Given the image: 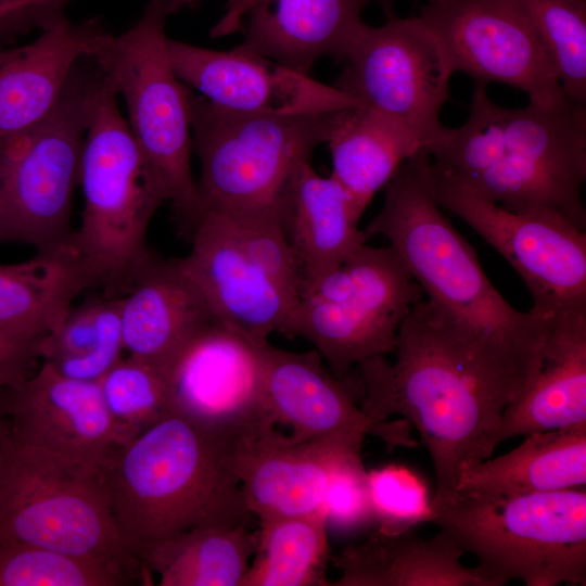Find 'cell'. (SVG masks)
<instances>
[{
    "label": "cell",
    "mask_w": 586,
    "mask_h": 586,
    "mask_svg": "<svg viewBox=\"0 0 586 586\" xmlns=\"http://www.w3.org/2000/svg\"><path fill=\"white\" fill-rule=\"evenodd\" d=\"M394 362L359 365L361 408L388 420L399 415L426 447L435 473L432 507L456 495L463 467L491 458L501 415L519 388L495 340L422 298L400 324Z\"/></svg>",
    "instance_id": "6da1fadb"
},
{
    "label": "cell",
    "mask_w": 586,
    "mask_h": 586,
    "mask_svg": "<svg viewBox=\"0 0 586 586\" xmlns=\"http://www.w3.org/2000/svg\"><path fill=\"white\" fill-rule=\"evenodd\" d=\"M430 166L504 208L550 213L586 231V104L506 109L475 84L469 116L421 150Z\"/></svg>",
    "instance_id": "7a4b0ae2"
},
{
    "label": "cell",
    "mask_w": 586,
    "mask_h": 586,
    "mask_svg": "<svg viewBox=\"0 0 586 586\" xmlns=\"http://www.w3.org/2000/svg\"><path fill=\"white\" fill-rule=\"evenodd\" d=\"M242 430L171 409L99 468L118 530L135 552L201 526L246 527L237 471Z\"/></svg>",
    "instance_id": "3957f363"
},
{
    "label": "cell",
    "mask_w": 586,
    "mask_h": 586,
    "mask_svg": "<svg viewBox=\"0 0 586 586\" xmlns=\"http://www.w3.org/2000/svg\"><path fill=\"white\" fill-rule=\"evenodd\" d=\"M385 187L381 209L364 229L368 240L386 239L429 301L540 360L553 313L535 306L521 311L501 296L472 245L442 213L411 157Z\"/></svg>",
    "instance_id": "277c9868"
},
{
    "label": "cell",
    "mask_w": 586,
    "mask_h": 586,
    "mask_svg": "<svg viewBox=\"0 0 586 586\" xmlns=\"http://www.w3.org/2000/svg\"><path fill=\"white\" fill-rule=\"evenodd\" d=\"M117 92L100 71L84 141L79 181L84 211L72 243L94 285L120 297L152 254L145 235L166 193L122 115Z\"/></svg>",
    "instance_id": "5b68a950"
},
{
    "label": "cell",
    "mask_w": 586,
    "mask_h": 586,
    "mask_svg": "<svg viewBox=\"0 0 586 586\" xmlns=\"http://www.w3.org/2000/svg\"><path fill=\"white\" fill-rule=\"evenodd\" d=\"M433 524L499 586L586 584L585 486L538 493L457 492Z\"/></svg>",
    "instance_id": "8992f818"
},
{
    "label": "cell",
    "mask_w": 586,
    "mask_h": 586,
    "mask_svg": "<svg viewBox=\"0 0 586 586\" xmlns=\"http://www.w3.org/2000/svg\"><path fill=\"white\" fill-rule=\"evenodd\" d=\"M26 543L146 575L123 538L101 472L8 436L0 451V544Z\"/></svg>",
    "instance_id": "52a82bcc"
},
{
    "label": "cell",
    "mask_w": 586,
    "mask_h": 586,
    "mask_svg": "<svg viewBox=\"0 0 586 586\" xmlns=\"http://www.w3.org/2000/svg\"><path fill=\"white\" fill-rule=\"evenodd\" d=\"M175 9V0H153L133 27L107 34L90 58L124 98L138 146L181 227L192 232L203 211L191 170L190 91L167 52L165 23Z\"/></svg>",
    "instance_id": "ba28073f"
},
{
    "label": "cell",
    "mask_w": 586,
    "mask_h": 586,
    "mask_svg": "<svg viewBox=\"0 0 586 586\" xmlns=\"http://www.w3.org/2000/svg\"><path fill=\"white\" fill-rule=\"evenodd\" d=\"M203 214L280 216L297 166L323 143L333 113L275 115L228 110L190 92Z\"/></svg>",
    "instance_id": "9c48e42d"
},
{
    "label": "cell",
    "mask_w": 586,
    "mask_h": 586,
    "mask_svg": "<svg viewBox=\"0 0 586 586\" xmlns=\"http://www.w3.org/2000/svg\"><path fill=\"white\" fill-rule=\"evenodd\" d=\"M75 67L59 102L34 128L0 141V243L37 252L72 244L71 213L100 69Z\"/></svg>",
    "instance_id": "30bf717a"
},
{
    "label": "cell",
    "mask_w": 586,
    "mask_h": 586,
    "mask_svg": "<svg viewBox=\"0 0 586 586\" xmlns=\"http://www.w3.org/2000/svg\"><path fill=\"white\" fill-rule=\"evenodd\" d=\"M423 295L393 247L366 243L302 289L284 334L307 340L345 380L354 366L394 352L400 324Z\"/></svg>",
    "instance_id": "8fae6325"
},
{
    "label": "cell",
    "mask_w": 586,
    "mask_h": 586,
    "mask_svg": "<svg viewBox=\"0 0 586 586\" xmlns=\"http://www.w3.org/2000/svg\"><path fill=\"white\" fill-rule=\"evenodd\" d=\"M431 195L464 221L519 273L533 306L558 313L586 307V231L550 213L510 212L413 155Z\"/></svg>",
    "instance_id": "7c38bea8"
},
{
    "label": "cell",
    "mask_w": 586,
    "mask_h": 586,
    "mask_svg": "<svg viewBox=\"0 0 586 586\" xmlns=\"http://www.w3.org/2000/svg\"><path fill=\"white\" fill-rule=\"evenodd\" d=\"M336 88L361 105L404 125L421 148L443 128L440 111L449 97V68L442 46L419 17L366 25L344 61Z\"/></svg>",
    "instance_id": "4fadbf2b"
},
{
    "label": "cell",
    "mask_w": 586,
    "mask_h": 586,
    "mask_svg": "<svg viewBox=\"0 0 586 586\" xmlns=\"http://www.w3.org/2000/svg\"><path fill=\"white\" fill-rule=\"evenodd\" d=\"M420 17L437 37L453 73L480 85L517 88L540 107L566 99L517 0H426Z\"/></svg>",
    "instance_id": "5bb4252c"
},
{
    "label": "cell",
    "mask_w": 586,
    "mask_h": 586,
    "mask_svg": "<svg viewBox=\"0 0 586 586\" xmlns=\"http://www.w3.org/2000/svg\"><path fill=\"white\" fill-rule=\"evenodd\" d=\"M264 358L267 413L275 424L290 426L294 440L362 447L365 437L372 435L388 450L416 446L406 420H378L367 415L344 380L327 370L316 349L295 353L267 343Z\"/></svg>",
    "instance_id": "9a60e30c"
},
{
    "label": "cell",
    "mask_w": 586,
    "mask_h": 586,
    "mask_svg": "<svg viewBox=\"0 0 586 586\" xmlns=\"http://www.w3.org/2000/svg\"><path fill=\"white\" fill-rule=\"evenodd\" d=\"M167 52L181 82L228 110L306 115L333 113L360 104L335 86L319 82L239 46L218 51L167 38Z\"/></svg>",
    "instance_id": "2e32d148"
},
{
    "label": "cell",
    "mask_w": 586,
    "mask_h": 586,
    "mask_svg": "<svg viewBox=\"0 0 586 586\" xmlns=\"http://www.w3.org/2000/svg\"><path fill=\"white\" fill-rule=\"evenodd\" d=\"M15 443L101 468L115 446L98 381L73 379L51 364L1 390Z\"/></svg>",
    "instance_id": "e0dca14e"
},
{
    "label": "cell",
    "mask_w": 586,
    "mask_h": 586,
    "mask_svg": "<svg viewBox=\"0 0 586 586\" xmlns=\"http://www.w3.org/2000/svg\"><path fill=\"white\" fill-rule=\"evenodd\" d=\"M189 254L177 259L203 293L215 320L257 346L284 334L294 303L242 250L227 218L202 215Z\"/></svg>",
    "instance_id": "ac0fdd59"
},
{
    "label": "cell",
    "mask_w": 586,
    "mask_h": 586,
    "mask_svg": "<svg viewBox=\"0 0 586 586\" xmlns=\"http://www.w3.org/2000/svg\"><path fill=\"white\" fill-rule=\"evenodd\" d=\"M264 347L214 322L170 374L173 409L242 430L275 423L265 406Z\"/></svg>",
    "instance_id": "d6986e66"
},
{
    "label": "cell",
    "mask_w": 586,
    "mask_h": 586,
    "mask_svg": "<svg viewBox=\"0 0 586 586\" xmlns=\"http://www.w3.org/2000/svg\"><path fill=\"white\" fill-rule=\"evenodd\" d=\"M370 0H235L212 29L220 36L241 29L239 47L307 74L321 58L345 61L366 25Z\"/></svg>",
    "instance_id": "ffe728a7"
},
{
    "label": "cell",
    "mask_w": 586,
    "mask_h": 586,
    "mask_svg": "<svg viewBox=\"0 0 586 586\" xmlns=\"http://www.w3.org/2000/svg\"><path fill=\"white\" fill-rule=\"evenodd\" d=\"M361 447L335 441H296L266 423L242 436L237 471L246 506L259 522L323 509L331 467Z\"/></svg>",
    "instance_id": "44dd1931"
},
{
    "label": "cell",
    "mask_w": 586,
    "mask_h": 586,
    "mask_svg": "<svg viewBox=\"0 0 586 586\" xmlns=\"http://www.w3.org/2000/svg\"><path fill=\"white\" fill-rule=\"evenodd\" d=\"M124 351L170 377L189 346L216 322L177 259L151 256L120 296Z\"/></svg>",
    "instance_id": "7402d4cb"
},
{
    "label": "cell",
    "mask_w": 586,
    "mask_h": 586,
    "mask_svg": "<svg viewBox=\"0 0 586 586\" xmlns=\"http://www.w3.org/2000/svg\"><path fill=\"white\" fill-rule=\"evenodd\" d=\"M109 33L100 21L65 17L17 48L0 47V141L42 122L59 102L75 67Z\"/></svg>",
    "instance_id": "603a6c76"
},
{
    "label": "cell",
    "mask_w": 586,
    "mask_h": 586,
    "mask_svg": "<svg viewBox=\"0 0 586 586\" xmlns=\"http://www.w3.org/2000/svg\"><path fill=\"white\" fill-rule=\"evenodd\" d=\"M586 422V307L553 314L538 370L505 408L493 447L525 436Z\"/></svg>",
    "instance_id": "cb8c5ba5"
},
{
    "label": "cell",
    "mask_w": 586,
    "mask_h": 586,
    "mask_svg": "<svg viewBox=\"0 0 586 586\" xmlns=\"http://www.w3.org/2000/svg\"><path fill=\"white\" fill-rule=\"evenodd\" d=\"M463 550L438 532L431 538L413 528L370 533L331 557L340 570L335 586H499L479 565L462 562Z\"/></svg>",
    "instance_id": "d4e9b609"
},
{
    "label": "cell",
    "mask_w": 586,
    "mask_h": 586,
    "mask_svg": "<svg viewBox=\"0 0 586 586\" xmlns=\"http://www.w3.org/2000/svg\"><path fill=\"white\" fill-rule=\"evenodd\" d=\"M360 217L331 175H319L310 161L297 166L286 186L280 218L302 270V289L337 268L367 243L358 227Z\"/></svg>",
    "instance_id": "484cf974"
},
{
    "label": "cell",
    "mask_w": 586,
    "mask_h": 586,
    "mask_svg": "<svg viewBox=\"0 0 586 586\" xmlns=\"http://www.w3.org/2000/svg\"><path fill=\"white\" fill-rule=\"evenodd\" d=\"M331 176L362 216L399 166L420 152V140L397 120L361 104L333 114L324 141Z\"/></svg>",
    "instance_id": "4316f807"
},
{
    "label": "cell",
    "mask_w": 586,
    "mask_h": 586,
    "mask_svg": "<svg viewBox=\"0 0 586 586\" xmlns=\"http://www.w3.org/2000/svg\"><path fill=\"white\" fill-rule=\"evenodd\" d=\"M586 484V422L525 435L495 459L462 468L457 492L523 494Z\"/></svg>",
    "instance_id": "83f0119b"
},
{
    "label": "cell",
    "mask_w": 586,
    "mask_h": 586,
    "mask_svg": "<svg viewBox=\"0 0 586 586\" xmlns=\"http://www.w3.org/2000/svg\"><path fill=\"white\" fill-rule=\"evenodd\" d=\"M94 286L73 243L0 264V326L27 337L55 331L82 291Z\"/></svg>",
    "instance_id": "f1b7e54d"
},
{
    "label": "cell",
    "mask_w": 586,
    "mask_h": 586,
    "mask_svg": "<svg viewBox=\"0 0 586 586\" xmlns=\"http://www.w3.org/2000/svg\"><path fill=\"white\" fill-rule=\"evenodd\" d=\"M257 544V531L201 526L139 545L135 553L161 586H242Z\"/></svg>",
    "instance_id": "f546056e"
},
{
    "label": "cell",
    "mask_w": 586,
    "mask_h": 586,
    "mask_svg": "<svg viewBox=\"0 0 586 586\" xmlns=\"http://www.w3.org/2000/svg\"><path fill=\"white\" fill-rule=\"evenodd\" d=\"M258 544L242 586H328L324 510L259 522Z\"/></svg>",
    "instance_id": "4dcf8cb0"
},
{
    "label": "cell",
    "mask_w": 586,
    "mask_h": 586,
    "mask_svg": "<svg viewBox=\"0 0 586 586\" xmlns=\"http://www.w3.org/2000/svg\"><path fill=\"white\" fill-rule=\"evenodd\" d=\"M123 351L120 297L106 295L73 306L61 326L40 340L41 361L85 381H99Z\"/></svg>",
    "instance_id": "1f68e13d"
},
{
    "label": "cell",
    "mask_w": 586,
    "mask_h": 586,
    "mask_svg": "<svg viewBox=\"0 0 586 586\" xmlns=\"http://www.w3.org/2000/svg\"><path fill=\"white\" fill-rule=\"evenodd\" d=\"M98 383L115 446L131 442L173 409L170 377L129 356L122 357Z\"/></svg>",
    "instance_id": "d6a6232c"
},
{
    "label": "cell",
    "mask_w": 586,
    "mask_h": 586,
    "mask_svg": "<svg viewBox=\"0 0 586 586\" xmlns=\"http://www.w3.org/2000/svg\"><path fill=\"white\" fill-rule=\"evenodd\" d=\"M138 581L95 558L26 543L0 544V586H125Z\"/></svg>",
    "instance_id": "836d02e7"
},
{
    "label": "cell",
    "mask_w": 586,
    "mask_h": 586,
    "mask_svg": "<svg viewBox=\"0 0 586 586\" xmlns=\"http://www.w3.org/2000/svg\"><path fill=\"white\" fill-rule=\"evenodd\" d=\"M566 99L586 104V1L517 0Z\"/></svg>",
    "instance_id": "e575fe53"
},
{
    "label": "cell",
    "mask_w": 586,
    "mask_h": 586,
    "mask_svg": "<svg viewBox=\"0 0 586 586\" xmlns=\"http://www.w3.org/2000/svg\"><path fill=\"white\" fill-rule=\"evenodd\" d=\"M374 520L380 531L388 534L432 523L435 511L423 480L410 469L388 464L367 472Z\"/></svg>",
    "instance_id": "d590c367"
},
{
    "label": "cell",
    "mask_w": 586,
    "mask_h": 586,
    "mask_svg": "<svg viewBox=\"0 0 586 586\" xmlns=\"http://www.w3.org/2000/svg\"><path fill=\"white\" fill-rule=\"evenodd\" d=\"M224 216L251 262L295 305L303 285V276L280 216L270 214Z\"/></svg>",
    "instance_id": "8d00e7d4"
},
{
    "label": "cell",
    "mask_w": 586,
    "mask_h": 586,
    "mask_svg": "<svg viewBox=\"0 0 586 586\" xmlns=\"http://www.w3.org/2000/svg\"><path fill=\"white\" fill-rule=\"evenodd\" d=\"M322 506L328 526L339 530H354L374 520L360 454L345 455L331 467Z\"/></svg>",
    "instance_id": "74e56055"
},
{
    "label": "cell",
    "mask_w": 586,
    "mask_h": 586,
    "mask_svg": "<svg viewBox=\"0 0 586 586\" xmlns=\"http://www.w3.org/2000/svg\"><path fill=\"white\" fill-rule=\"evenodd\" d=\"M41 337H27L0 326V390L18 384L37 370Z\"/></svg>",
    "instance_id": "f35d334b"
},
{
    "label": "cell",
    "mask_w": 586,
    "mask_h": 586,
    "mask_svg": "<svg viewBox=\"0 0 586 586\" xmlns=\"http://www.w3.org/2000/svg\"><path fill=\"white\" fill-rule=\"evenodd\" d=\"M35 28L41 31L63 20L67 0H18Z\"/></svg>",
    "instance_id": "ab89813d"
},
{
    "label": "cell",
    "mask_w": 586,
    "mask_h": 586,
    "mask_svg": "<svg viewBox=\"0 0 586 586\" xmlns=\"http://www.w3.org/2000/svg\"><path fill=\"white\" fill-rule=\"evenodd\" d=\"M30 29L17 0H0V40Z\"/></svg>",
    "instance_id": "60d3db41"
},
{
    "label": "cell",
    "mask_w": 586,
    "mask_h": 586,
    "mask_svg": "<svg viewBox=\"0 0 586 586\" xmlns=\"http://www.w3.org/2000/svg\"><path fill=\"white\" fill-rule=\"evenodd\" d=\"M9 431H10L9 422H8L7 415L4 412L2 398H1V390H0V451L4 442L7 441L9 436Z\"/></svg>",
    "instance_id": "b9f144b4"
},
{
    "label": "cell",
    "mask_w": 586,
    "mask_h": 586,
    "mask_svg": "<svg viewBox=\"0 0 586 586\" xmlns=\"http://www.w3.org/2000/svg\"><path fill=\"white\" fill-rule=\"evenodd\" d=\"M381 5L382 8L385 10V12L388 14V16L393 15L391 13V0H377Z\"/></svg>",
    "instance_id": "7bdbcfd3"
}]
</instances>
